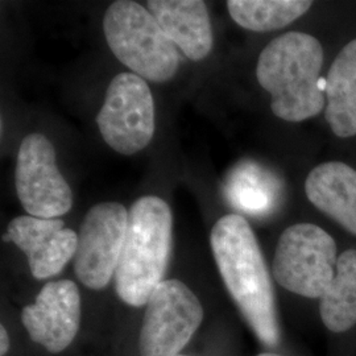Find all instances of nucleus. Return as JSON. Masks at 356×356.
<instances>
[{
  "instance_id": "f257e3e1",
  "label": "nucleus",
  "mask_w": 356,
  "mask_h": 356,
  "mask_svg": "<svg viewBox=\"0 0 356 356\" xmlns=\"http://www.w3.org/2000/svg\"><path fill=\"white\" fill-rule=\"evenodd\" d=\"M211 251L231 298L257 339L280 343V325L267 263L250 223L238 214L222 216L211 229Z\"/></svg>"
},
{
  "instance_id": "f03ea898",
  "label": "nucleus",
  "mask_w": 356,
  "mask_h": 356,
  "mask_svg": "<svg viewBox=\"0 0 356 356\" xmlns=\"http://www.w3.org/2000/svg\"><path fill=\"white\" fill-rule=\"evenodd\" d=\"M323 48L317 38L288 32L272 40L259 56L256 76L272 97V113L285 122H304L326 103L321 78Z\"/></svg>"
},
{
  "instance_id": "7ed1b4c3",
  "label": "nucleus",
  "mask_w": 356,
  "mask_h": 356,
  "mask_svg": "<svg viewBox=\"0 0 356 356\" xmlns=\"http://www.w3.org/2000/svg\"><path fill=\"white\" fill-rule=\"evenodd\" d=\"M173 243V216L164 200L141 197L128 211L126 239L115 272V289L127 305L145 306L164 281Z\"/></svg>"
},
{
  "instance_id": "20e7f679",
  "label": "nucleus",
  "mask_w": 356,
  "mask_h": 356,
  "mask_svg": "<svg viewBox=\"0 0 356 356\" xmlns=\"http://www.w3.org/2000/svg\"><path fill=\"white\" fill-rule=\"evenodd\" d=\"M104 38L115 57L134 74L151 82L176 76L179 57L152 13L136 1H114L103 16Z\"/></svg>"
},
{
  "instance_id": "39448f33",
  "label": "nucleus",
  "mask_w": 356,
  "mask_h": 356,
  "mask_svg": "<svg viewBox=\"0 0 356 356\" xmlns=\"http://www.w3.org/2000/svg\"><path fill=\"white\" fill-rule=\"evenodd\" d=\"M338 257L329 232L312 223H297L281 234L272 273L286 291L321 298L335 277Z\"/></svg>"
},
{
  "instance_id": "423d86ee",
  "label": "nucleus",
  "mask_w": 356,
  "mask_h": 356,
  "mask_svg": "<svg viewBox=\"0 0 356 356\" xmlns=\"http://www.w3.org/2000/svg\"><path fill=\"white\" fill-rule=\"evenodd\" d=\"M204 307L188 285L164 280L149 296L139 337L140 356H178L204 321Z\"/></svg>"
},
{
  "instance_id": "0eeeda50",
  "label": "nucleus",
  "mask_w": 356,
  "mask_h": 356,
  "mask_svg": "<svg viewBox=\"0 0 356 356\" xmlns=\"http://www.w3.org/2000/svg\"><path fill=\"white\" fill-rule=\"evenodd\" d=\"M103 140L122 154L143 151L154 135V102L145 79L120 73L110 82L97 115Z\"/></svg>"
},
{
  "instance_id": "6e6552de",
  "label": "nucleus",
  "mask_w": 356,
  "mask_h": 356,
  "mask_svg": "<svg viewBox=\"0 0 356 356\" xmlns=\"http://www.w3.org/2000/svg\"><path fill=\"white\" fill-rule=\"evenodd\" d=\"M15 185L28 216L57 219L73 206V193L57 168L54 147L41 134H31L22 141Z\"/></svg>"
},
{
  "instance_id": "1a4fd4ad",
  "label": "nucleus",
  "mask_w": 356,
  "mask_h": 356,
  "mask_svg": "<svg viewBox=\"0 0 356 356\" xmlns=\"http://www.w3.org/2000/svg\"><path fill=\"white\" fill-rule=\"evenodd\" d=\"M127 226L128 211L118 202L95 204L85 216L73 263L76 279L86 288L101 291L115 277Z\"/></svg>"
},
{
  "instance_id": "9d476101",
  "label": "nucleus",
  "mask_w": 356,
  "mask_h": 356,
  "mask_svg": "<svg viewBox=\"0 0 356 356\" xmlns=\"http://www.w3.org/2000/svg\"><path fill=\"white\" fill-rule=\"evenodd\" d=\"M22 321L29 338L51 354L65 351L81 325V294L70 280L47 282L35 304L23 309Z\"/></svg>"
},
{
  "instance_id": "9b49d317",
  "label": "nucleus",
  "mask_w": 356,
  "mask_h": 356,
  "mask_svg": "<svg viewBox=\"0 0 356 356\" xmlns=\"http://www.w3.org/2000/svg\"><path fill=\"white\" fill-rule=\"evenodd\" d=\"M3 241L13 242L26 254L35 279L47 280L58 275L74 259L78 234L66 229L58 218L22 216L10 222Z\"/></svg>"
},
{
  "instance_id": "f8f14e48",
  "label": "nucleus",
  "mask_w": 356,
  "mask_h": 356,
  "mask_svg": "<svg viewBox=\"0 0 356 356\" xmlns=\"http://www.w3.org/2000/svg\"><path fill=\"white\" fill-rule=\"evenodd\" d=\"M148 11L191 61H201L213 49V29L202 0H149Z\"/></svg>"
},
{
  "instance_id": "ddd939ff",
  "label": "nucleus",
  "mask_w": 356,
  "mask_h": 356,
  "mask_svg": "<svg viewBox=\"0 0 356 356\" xmlns=\"http://www.w3.org/2000/svg\"><path fill=\"white\" fill-rule=\"evenodd\" d=\"M307 200L344 229L356 235V170L344 163L316 166L306 178Z\"/></svg>"
},
{
  "instance_id": "4468645a",
  "label": "nucleus",
  "mask_w": 356,
  "mask_h": 356,
  "mask_svg": "<svg viewBox=\"0 0 356 356\" xmlns=\"http://www.w3.org/2000/svg\"><path fill=\"white\" fill-rule=\"evenodd\" d=\"M325 118L338 138L356 135V38L331 65L325 79Z\"/></svg>"
},
{
  "instance_id": "2eb2a0df",
  "label": "nucleus",
  "mask_w": 356,
  "mask_h": 356,
  "mask_svg": "<svg viewBox=\"0 0 356 356\" xmlns=\"http://www.w3.org/2000/svg\"><path fill=\"white\" fill-rule=\"evenodd\" d=\"M322 323L331 332L341 334L356 325V250L339 254L335 277L319 298Z\"/></svg>"
},
{
  "instance_id": "dca6fc26",
  "label": "nucleus",
  "mask_w": 356,
  "mask_h": 356,
  "mask_svg": "<svg viewBox=\"0 0 356 356\" xmlns=\"http://www.w3.org/2000/svg\"><path fill=\"white\" fill-rule=\"evenodd\" d=\"M309 0H229L227 10L232 20L252 32H270L289 26L305 15Z\"/></svg>"
},
{
  "instance_id": "f3484780",
  "label": "nucleus",
  "mask_w": 356,
  "mask_h": 356,
  "mask_svg": "<svg viewBox=\"0 0 356 356\" xmlns=\"http://www.w3.org/2000/svg\"><path fill=\"white\" fill-rule=\"evenodd\" d=\"M10 350V335L4 326L0 327V355L4 356Z\"/></svg>"
},
{
  "instance_id": "a211bd4d",
  "label": "nucleus",
  "mask_w": 356,
  "mask_h": 356,
  "mask_svg": "<svg viewBox=\"0 0 356 356\" xmlns=\"http://www.w3.org/2000/svg\"><path fill=\"white\" fill-rule=\"evenodd\" d=\"M257 356H281L277 355V354H273V353H264V354H260V355Z\"/></svg>"
},
{
  "instance_id": "6ab92c4d",
  "label": "nucleus",
  "mask_w": 356,
  "mask_h": 356,
  "mask_svg": "<svg viewBox=\"0 0 356 356\" xmlns=\"http://www.w3.org/2000/svg\"><path fill=\"white\" fill-rule=\"evenodd\" d=\"M178 356H188V355H178Z\"/></svg>"
}]
</instances>
